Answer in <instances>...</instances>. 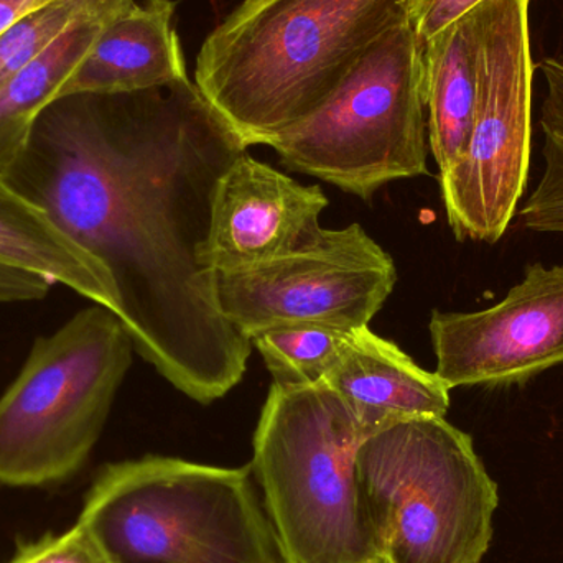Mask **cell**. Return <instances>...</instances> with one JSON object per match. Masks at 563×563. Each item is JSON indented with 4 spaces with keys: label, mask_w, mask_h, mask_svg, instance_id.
Returning <instances> with one entry per match:
<instances>
[{
    "label": "cell",
    "mask_w": 563,
    "mask_h": 563,
    "mask_svg": "<svg viewBox=\"0 0 563 563\" xmlns=\"http://www.w3.org/2000/svg\"><path fill=\"white\" fill-rule=\"evenodd\" d=\"M364 516L383 563H482L498 485L445 417L397 420L356 455Z\"/></svg>",
    "instance_id": "cell-5"
},
{
    "label": "cell",
    "mask_w": 563,
    "mask_h": 563,
    "mask_svg": "<svg viewBox=\"0 0 563 563\" xmlns=\"http://www.w3.org/2000/svg\"><path fill=\"white\" fill-rule=\"evenodd\" d=\"M246 151L188 79L55 99L3 174L95 257L135 351L200 404L240 384L253 350L207 263L218 181Z\"/></svg>",
    "instance_id": "cell-1"
},
{
    "label": "cell",
    "mask_w": 563,
    "mask_h": 563,
    "mask_svg": "<svg viewBox=\"0 0 563 563\" xmlns=\"http://www.w3.org/2000/svg\"><path fill=\"white\" fill-rule=\"evenodd\" d=\"M0 263L45 277L118 314L119 300L106 271L52 214L0 174Z\"/></svg>",
    "instance_id": "cell-15"
},
{
    "label": "cell",
    "mask_w": 563,
    "mask_h": 563,
    "mask_svg": "<svg viewBox=\"0 0 563 563\" xmlns=\"http://www.w3.org/2000/svg\"><path fill=\"white\" fill-rule=\"evenodd\" d=\"M478 104L468 145L440 175L456 240L495 244L528 187L532 137L529 0H485Z\"/></svg>",
    "instance_id": "cell-8"
},
{
    "label": "cell",
    "mask_w": 563,
    "mask_h": 563,
    "mask_svg": "<svg viewBox=\"0 0 563 563\" xmlns=\"http://www.w3.org/2000/svg\"><path fill=\"white\" fill-rule=\"evenodd\" d=\"M52 0H0V36L19 23L23 16Z\"/></svg>",
    "instance_id": "cell-23"
},
{
    "label": "cell",
    "mask_w": 563,
    "mask_h": 563,
    "mask_svg": "<svg viewBox=\"0 0 563 563\" xmlns=\"http://www.w3.org/2000/svg\"><path fill=\"white\" fill-rule=\"evenodd\" d=\"M397 282L393 257L361 224L323 230L313 246L217 274L221 314L247 340L280 324L369 327Z\"/></svg>",
    "instance_id": "cell-9"
},
{
    "label": "cell",
    "mask_w": 563,
    "mask_h": 563,
    "mask_svg": "<svg viewBox=\"0 0 563 563\" xmlns=\"http://www.w3.org/2000/svg\"><path fill=\"white\" fill-rule=\"evenodd\" d=\"M7 563H109L91 532L76 522L63 534H48L23 544Z\"/></svg>",
    "instance_id": "cell-20"
},
{
    "label": "cell",
    "mask_w": 563,
    "mask_h": 563,
    "mask_svg": "<svg viewBox=\"0 0 563 563\" xmlns=\"http://www.w3.org/2000/svg\"><path fill=\"white\" fill-rule=\"evenodd\" d=\"M175 0L134 3L111 20L63 86L71 95H131L188 81Z\"/></svg>",
    "instance_id": "cell-12"
},
{
    "label": "cell",
    "mask_w": 563,
    "mask_h": 563,
    "mask_svg": "<svg viewBox=\"0 0 563 563\" xmlns=\"http://www.w3.org/2000/svg\"><path fill=\"white\" fill-rule=\"evenodd\" d=\"M253 478L170 456L112 463L78 522L109 563H282Z\"/></svg>",
    "instance_id": "cell-3"
},
{
    "label": "cell",
    "mask_w": 563,
    "mask_h": 563,
    "mask_svg": "<svg viewBox=\"0 0 563 563\" xmlns=\"http://www.w3.org/2000/svg\"><path fill=\"white\" fill-rule=\"evenodd\" d=\"M53 285L45 277L0 263V301L3 303L42 300Z\"/></svg>",
    "instance_id": "cell-22"
},
{
    "label": "cell",
    "mask_w": 563,
    "mask_h": 563,
    "mask_svg": "<svg viewBox=\"0 0 563 563\" xmlns=\"http://www.w3.org/2000/svg\"><path fill=\"white\" fill-rule=\"evenodd\" d=\"M134 350L118 314L99 303L36 338L19 376L0 396L2 485H53L82 468Z\"/></svg>",
    "instance_id": "cell-6"
},
{
    "label": "cell",
    "mask_w": 563,
    "mask_h": 563,
    "mask_svg": "<svg viewBox=\"0 0 563 563\" xmlns=\"http://www.w3.org/2000/svg\"><path fill=\"white\" fill-rule=\"evenodd\" d=\"M545 92L541 109L545 168L519 211L522 227L538 233H563V62L542 59Z\"/></svg>",
    "instance_id": "cell-19"
},
{
    "label": "cell",
    "mask_w": 563,
    "mask_h": 563,
    "mask_svg": "<svg viewBox=\"0 0 563 563\" xmlns=\"http://www.w3.org/2000/svg\"><path fill=\"white\" fill-rule=\"evenodd\" d=\"M483 7L423 43V101L439 174L460 161L475 122L482 75Z\"/></svg>",
    "instance_id": "cell-14"
},
{
    "label": "cell",
    "mask_w": 563,
    "mask_h": 563,
    "mask_svg": "<svg viewBox=\"0 0 563 563\" xmlns=\"http://www.w3.org/2000/svg\"><path fill=\"white\" fill-rule=\"evenodd\" d=\"M112 19L73 26L52 48L0 86V174L19 161L36 119L59 98L63 86Z\"/></svg>",
    "instance_id": "cell-16"
},
{
    "label": "cell",
    "mask_w": 563,
    "mask_h": 563,
    "mask_svg": "<svg viewBox=\"0 0 563 563\" xmlns=\"http://www.w3.org/2000/svg\"><path fill=\"white\" fill-rule=\"evenodd\" d=\"M416 0H243L205 40L195 85L247 148L317 109Z\"/></svg>",
    "instance_id": "cell-2"
},
{
    "label": "cell",
    "mask_w": 563,
    "mask_h": 563,
    "mask_svg": "<svg viewBox=\"0 0 563 563\" xmlns=\"http://www.w3.org/2000/svg\"><path fill=\"white\" fill-rule=\"evenodd\" d=\"M429 330L435 374L449 389L528 383L563 364V266L532 264L486 310H433Z\"/></svg>",
    "instance_id": "cell-10"
},
{
    "label": "cell",
    "mask_w": 563,
    "mask_h": 563,
    "mask_svg": "<svg viewBox=\"0 0 563 563\" xmlns=\"http://www.w3.org/2000/svg\"><path fill=\"white\" fill-rule=\"evenodd\" d=\"M366 437L327 384H273L251 470L282 563H383L357 485L356 455Z\"/></svg>",
    "instance_id": "cell-4"
},
{
    "label": "cell",
    "mask_w": 563,
    "mask_h": 563,
    "mask_svg": "<svg viewBox=\"0 0 563 563\" xmlns=\"http://www.w3.org/2000/svg\"><path fill=\"white\" fill-rule=\"evenodd\" d=\"M264 145L290 170L363 200L429 175L423 43L412 23L377 40L317 109Z\"/></svg>",
    "instance_id": "cell-7"
},
{
    "label": "cell",
    "mask_w": 563,
    "mask_h": 563,
    "mask_svg": "<svg viewBox=\"0 0 563 563\" xmlns=\"http://www.w3.org/2000/svg\"><path fill=\"white\" fill-rule=\"evenodd\" d=\"M323 384L343 399L367 437L397 420L445 417L450 409L449 386L369 327L354 333Z\"/></svg>",
    "instance_id": "cell-13"
},
{
    "label": "cell",
    "mask_w": 563,
    "mask_h": 563,
    "mask_svg": "<svg viewBox=\"0 0 563 563\" xmlns=\"http://www.w3.org/2000/svg\"><path fill=\"white\" fill-rule=\"evenodd\" d=\"M356 331L328 324H280L261 331L251 343L263 354L274 383L313 386L323 384L343 360Z\"/></svg>",
    "instance_id": "cell-17"
},
{
    "label": "cell",
    "mask_w": 563,
    "mask_h": 563,
    "mask_svg": "<svg viewBox=\"0 0 563 563\" xmlns=\"http://www.w3.org/2000/svg\"><path fill=\"white\" fill-rule=\"evenodd\" d=\"M134 0H52L0 36V86L52 48L79 23L112 19Z\"/></svg>",
    "instance_id": "cell-18"
},
{
    "label": "cell",
    "mask_w": 563,
    "mask_h": 563,
    "mask_svg": "<svg viewBox=\"0 0 563 563\" xmlns=\"http://www.w3.org/2000/svg\"><path fill=\"white\" fill-rule=\"evenodd\" d=\"M483 2L485 0H416L410 12V23L422 43H426Z\"/></svg>",
    "instance_id": "cell-21"
},
{
    "label": "cell",
    "mask_w": 563,
    "mask_h": 563,
    "mask_svg": "<svg viewBox=\"0 0 563 563\" xmlns=\"http://www.w3.org/2000/svg\"><path fill=\"white\" fill-rule=\"evenodd\" d=\"M327 195L243 154L218 181L207 263L214 273L247 269L313 246Z\"/></svg>",
    "instance_id": "cell-11"
}]
</instances>
